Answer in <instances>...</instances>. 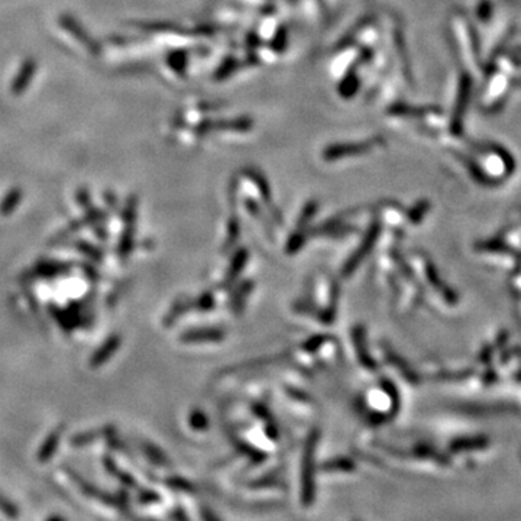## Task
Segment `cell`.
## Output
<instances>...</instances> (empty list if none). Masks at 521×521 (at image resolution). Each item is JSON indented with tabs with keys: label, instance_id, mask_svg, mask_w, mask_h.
Segmentation results:
<instances>
[{
	"label": "cell",
	"instance_id": "obj_1",
	"mask_svg": "<svg viewBox=\"0 0 521 521\" xmlns=\"http://www.w3.org/2000/svg\"><path fill=\"white\" fill-rule=\"evenodd\" d=\"M60 435H61V430H56L54 433L49 435V437L47 439V441L43 445L41 450H39V455H38L39 461H48L51 458L52 453H54V450H56L57 443L60 440Z\"/></svg>",
	"mask_w": 521,
	"mask_h": 521
},
{
	"label": "cell",
	"instance_id": "obj_2",
	"mask_svg": "<svg viewBox=\"0 0 521 521\" xmlns=\"http://www.w3.org/2000/svg\"><path fill=\"white\" fill-rule=\"evenodd\" d=\"M19 200H21L19 191H16V190L15 191H10L6 195V199L3 200L2 206H0V213H2V215H9L10 212H13V208L16 207V204L19 203Z\"/></svg>",
	"mask_w": 521,
	"mask_h": 521
},
{
	"label": "cell",
	"instance_id": "obj_3",
	"mask_svg": "<svg viewBox=\"0 0 521 521\" xmlns=\"http://www.w3.org/2000/svg\"><path fill=\"white\" fill-rule=\"evenodd\" d=\"M0 510H2L3 513H6L10 517H16V514H18L16 508L13 507L10 502H8L3 497H0Z\"/></svg>",
	"mask_w": 521,
	"mask_h": 521
}]
</instances>
